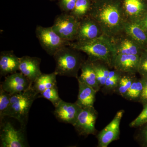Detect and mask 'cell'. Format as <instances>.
<instances>
[{
  "mask_svg": "<svg viewBox=\"0 0 147 147\" xmlns=\"http://www.w3.org/2000/svg\"><path fill=\"white\" fill-rule=\"evenodd\" d=\"M82 74L77 80L84 82L85 84L92 87L96 92L100 89L96 79L92 62L90 61L83 62L81 67Z\"/></svg>",
  "mask_w": 147,
  "mask_h": 147,
  "instance_id": "obj_17",
  "label": "cell"
},
{
  "mask_svg": "<svg viewBox=\"0 0 147 147\" xmlns=\"http://www.w3.org/2000/svg\"><path fill=\"white\" fill-rule=\"evenodd\" d=\"M77 0H59L58 5L63 13H70L75 7Z\"/></svg>",
  "mask_w": 147,
  "mask_h": 147,
  "instance_id": "obj_30",
  "label": "cell"
},
{
  "mask_svg": "<svg viewBox=\"0 0 147 147\" xmlns=\"http://www.w3.org/2000/svg\"><path fill=\"white\" fill-rule=\"evenodd\" d=\"M78 82L79 94L76 102L82 108L93 107L95 101L96 94L97 92L84 82L79 80H78Z\"/></svg>",
  "mask_w": 147,
  "mask_h": 147,
  "instance_id": "obj_16",
  "label": "cell"
},
{
  "mask_svg": "<svg viewBox=\"0 0 147 147\" xmlns=\"http://www.w3.org/2000/svg\"><path fill=\"white\" fill-rule=\"evenodd\" d=\"M143 83V90L139 100L142 103H147V76H143L142 79Z\"/></svg>",
  "mask_w": 147,
  "mask_h": 147,
  "instance_id": "obj_31",
  "label": "cell"
},
{
  "mask_svg": "<svg viewBox=\"0 0 147 147\" xmlns=\"http://www.w3.org/2000/svg\"><path fill=\"white\" fill-rule=\"evenodd\" d=\"M143 25L145 29L147 31V16L143 21Z\"/></svg>",
  "mask_w": 147,
  "mask_h": 147,
  "instance_id": "obj_32",
  "label": "cell"
},
{
  "mask_svg": "<svg viewBox=\"0 0 147 147\" xmlns=\"http://www.w3.org/2000/svg\"><path fill=\"white\" fill-rule=\"evenodd\" d=\"M119 54L139 55V49L134 41L125 39L122 41L115 50V55Z\"/></svg>",
  "mask_w": 147,
  "mask_h": 147,
  "instance_id": "obj_21",
  "label": "cell"
},
{
  "mask_svg": "<svg viewBox=\"0 0 147 147\" xmlns=\"http://www.w3.org/2000/svg\"><path fill=\"white\" fill-rule=\"evenodd\" d=\"M121 76L120 71H110L109 75L103 86L105 91L111 92L116 91L118 86Z\"/></svg>",
  "mask_w": 147,
  "mask_h": 147,
  "instance_id": "obj_24",
  "label": "cell"
},
{
  "mask_svg": "<svg viewBox=\"0 0 147 147\" xmlns=\"http://www.w3.org/2000/svg\"><path fill=\"white\" fill-rule=\"evenodd\" d=\"M105 40L96 38L86 41L70 42L69 46L86 53L91 61L100 60L110 65L113 63L115 50Z\"/></svg>",
  "mask_w": 147,
  "mask_h": 147,
  "instance_id": "obj_3",
  "label": "cell"
},
{
  "mask_svg": "<svg viewBox=\"0 0 147 147\" xmlns=\"http://www.w3.org/2000/svg\"><path fill=\"white\" fill-rule=\"evenodd\" d=\"M78 50L69 46L62 47L53 56L56 63L55 72L57 75L78 78V72L83 61Z\"/></svg>",
  "mask_w": 147,
  "mask_h": 147,
  "instance_id": "obj_2",
  "label": "cell"
},
{
  "mask_svg": "<svg viewBox=\"0 0 147 147\" xmlns=\"http://www.w3.org/2000/svg\"><path fill=\"white\" fill-rule=\"evenodd\" d=\"M82 108L76 102L71 103L62 100L56 107L54 115L58 121L74 125Z\"/></svg>",
  "mask_w": 147,
  "mask_h": 147,
  "instance_id": "obj_10",
  "label": "cell"
},
{
  "mask_svg": "<svg viewBox=\"0 0 147 147\" xmlns=\"http://www.w3.org/2000/svg\"><path fill=\"white\" fill-rule=\"evenodd\" d=\"M39 96L32 86L27 90L11 95L10 105L5 117L17 120L21 124V128L25 130L30 109L35 100L39 98Z\"/></svg>",
  "mask_w": 147,
  "mask_h": 147,
  "instance_id": "obj_1",
  "label": "cell"
},
{
  "mask_svg": "<svg viewBox=\"0 0 147 147\" xmlns=\"http://www.w3.org/2000/svg\"><path fill=\"white\" fill-rule=\"evenodd\" d=\"M97 117V112L94 106L82 108L73 126L81 136L95 134L96 132L95 123Z\"/></svg>",
  "mask_w": 147,
  "mask_h": 147,
  "instance_id": "obj_8",
  "label": "cell"
},
{
  "mask_svg": "<svg viewBox=\"0 0 147 147\" xmlns=\"http://www.w3.org/2000/svg\"><path fill=\"white\" fill-rule=\"evenodd\" d=\"M20 58L13 51H4L0 54V75L6 76L17 72L19 69Z\"/></svg>",
  "mask_w": 147,
  "mask_h": 147,
  "instance_id": "obj_14",
  "label": "cell"
},
{
  "mask_svg": "<svg viewBox=\"0 0 147 147\" xmlns=\"http://www.w3.org/2000/svg\"><path fill=\"white\" fill-rule=\"evenodd\" d=\"M36 38L40 46L47 54L53 56L55 53L70 42L63 39L53 30L52 27H44L37 26L35 30Z\"/></svg>",
  "mask_w": 147,
  "mask_h": 147,
  "instance_id": "obj_5",
  "label": "cell"
},
{
  "mask_svg": "<svg viewBox=\"0 0 147 147\" xmlns=\"http://www.w3.org/2000/svg\"><path fill=\"white\" fill-rule=\"evenodd\" d=\"M143 88L142 79L139 80L135 79L123 98L130 100H136L140 99Z\"/></svg>",
  "mask_w": 147,
  "mask_h": 147,
  "instance_id": "obj_20",
  "label": "cell"
},
{
  "mask_svg": "<svg viewBox=\"0 0 147 147\" xmlns=\"http://www.w3.org/2000/svg\"><path fill=\"white\" fill-rule=\"evenodd\" d=\"M90 13L92 18L96 20L107 34H115L121 28L122 13L117 4L105 3L93 9Z\"/></svg>",
  "mask_w": 147,
  "mask_h": 147,
  "instance_id": "obj_4",
  "label": "cell"
},
{
  "mask_svg": "<svg viewBox=\"0 0 147 147\" xmlns=\"http://www.w3.org/2000/svg\"><path fill=\"white\" fill-rule=\"evenodd\" d=\"M57 74L55 71L50 74H42L33 83L32 87L38 94L45 90L57 86Z\"/></svg>",
  "mask_w": 147,
  "mask_h": 147,
  "instance_id": "obj_18",
  "label": "cell"
},
{
  "mask_svg": "<svg viewBox=\"0 0 147 147\" xmlns=\"http://www.w3.org/2000/svg\"><path fill=\"white\" fill-rule=\"evenodd\" d=\"M139 55L119 54L114 56L112 64L117 71L133 74L138 71Z\"/></svg>",
  "mask_w": 147,
  "mask_h": 147,
  "instance_id": "obj_13",
  "label": "cell"
},
{
  "mask_svg": "<svg viewBox=\"0 0 147 147\" xmlns=\"http://www.w3.org/2000/svg\"><path fill=\"white\" fill-rule=\"evenodd\" d=\"M124 6L127 13L131 16L139 15L144 9L141 0H125Z\"/></svg>",
  "mask_w": 147,
  "mask_h": 147,
  "instance_id": "obj_22",
  "label": "cell"
},
{
  "mask_svg": "<svg viewBox=\"0 0 147 147\" xmlns=\"http://www.w3.org/2000/svg\"><path fill=\"white\" fill-rule=\"evenodd\" d=\"M25 130L16 129L9 122L3 123L1 125L0 140L1 147L28 146L24 135Z\"/></svg>",
  "mask_w": 147,
  "mask_h": 147,
  "instance_id": "obj_7",
  "label": "cell"
},
{
  "mask_svg": "<svg viewBox=\"0 0 147 147\" xmlns=\"http://www.w3.org/2000/svg\"><path fill=\"white\" fill-rule=\"evenodd\" d=\"M124 111L117 112L113 120L98 134V146L107 147L110 143L119 139L120 123Z\"/></svg>",
  "mask_w": 147,
  "mask_h": 147,
  "instance_id": "obj_9",
  "label": "cell"
},
{
  "mask_svg": "<svg viewBox=\"0 0 147 147\" xmlns=\"http://www.w3.org/2000/svg\"><path fill=\"white\" fill-rule=\"evenodd\" d=\"M11 94L0 87V123L2 124L5 114L10 105Z\"/></svg>",
  "mask_w": 147,
  "mask_h": 147,
  "instance_id": "obj_23",
  "label": "cell"
},
{
  "mask_svg": "<svg viewBox=\"0 0 147 147\" xmlns=\"http://www.w3.org/2000/svg\"><path fill=\"white\" fill-rule=\"evenodd\" d=\"M50 1H55V0H50Z\"/></svg>",
  "mask_w": 147,
  "mask_h": 147,
  "instance_id": "obj_34",
  "label": "cell"
},
{
  "mask_svg": "<svg viewBox=\"0 0 147 147\" xmlns=\"http://www.w3.org/2000/svg\"><path fill=\"white\" fill-rule=\"evenodd\" d=\"M80 21L70 13H63L55 17L52 28L63 39L71 42L76 39Z\"/></svg>",
  "mask_w": 147,
  "mask_h": 147,
  "instance_id": "obj_6",
  "label": "cell"
},
{
  "mask_svg": "<svg viewBox=\"0 0 147 147\" xmlns=\"http://www.w3.org/2000/svg\"><path fill=\"white\" fill-rule=\"evenodd\" d=\"M90 6V0H77L74 8L70 13L79 19L86 14L89 10Z\"/></svg>",
  "mask_w": 147,
  "mask_h": 147,
  "instance_id": "obj_25",
  "label": "cell"
},
{
  "mask_svg": "<svg viewBox=\"0 0 147 147\" xmlns=\"http://www.w3.org/2000/svg\"><path fill=\"white\" fill-rule=\"evenodd\" d=\"M32 84L21 72H15L6 76L0 87L11 95L27 90Z\"/></svg>",
  "mask_w": 147,
  "mask_h": 147,
  "instance_id": "obj_11",
  "label": "cell"
},
{
  "mask_svg": "<svg viewBox=\"0 0 147 147\" xmlns=\"http://www.w3.org/2000/svg\"><path fill=\"white\" fill-rule=\"evenodd\" d=\"M41 59L36 57L25 56L20 58L19 69L33 84L42 73L40 71Z\"/></svg>",
  "mask_w": 147,
  "mask_h": 147,
  "instance_id": "obj_12",
  "label": "cell"
},
{
  "mask_svg": "<svg viewBox=\"0 0 147 147\" xmlns=\"http://www.w3.org/2000/svg\"><path fill=\"white\" fill-rule=\"evenodd\" d=\"M98 27L95 22L90 18L80 21V24L76 39L77 41H86L97 38Z\"/></svg>",
  "mask_w": 147,
  "mask_h": 147,
  "instance_id": "obj_15",
  "label": "cell"
},
{
  "mask_svg": "<svg viewBox=\"0 0 147 147\" xmlns=\"http://www.w3.org/2000/svg\"><path fill=\"white\" fill-rule=\"evenodd\" d=\"M135 79L134 76L130 75L121 76L115 91L123 97Z\"/></svg>",
  "mask_w": 147,
  "mask_h": 147,
  "instance_id": "obj_27",
  "label": "cell"
},
{
  "mask_svg": "<svg viewBox=\"0 0 147 147\" xmlns=\"http://www.w3.org/2000/svg\"><path fill=\"white\" fill-rule=\"evenodd\" d=\"M39 97L43 98L49 100L55 107L62 100L59 96L57 86L47 89L42 92L39 94Z\"/></svg>",
  "mask_w": 147,
  "mask_h": 147,
  "instance_id": "obj_26",
  "label": "cell"
},
{
  "mask_svg": "<svg viewBox=\"0 0 147 147\" xmlns=\"http://www.w3.org/2000/svg\"><path fill=\"white\" fill-rule=\"evenodd\" d=\"M125 30L129 36L139 44L144 45L147 42V36L144 29L136 23H129L125 26Z\"/></svg>",
  "mask_w": 147,
  "mask_h": 147,
  "instance_id": "obj_19",
  "label": "cell"
},
{
  "mask_svg": "<svg viewBox=\"0 0 147 147\" xmlns=\"http://www.w3.org/2000/svg\"><path fill=\"white\" fill-rule=\"evenodd\" d=\"M144 137L145 141L147 144V127L144 131Z\"/></svg>",
  "mask_w": 147,
  "mask_h": 147,
  "instance_id": "obj_33",
  "label": "cell"
},
{
  "mask_svg": "<svg viewBox=\"0 0 147 147\" xmlns=\"http://www.w3.org/2000/svg\"><path fill=\"white\" fill-rule=\"evenodd\" d=\"M92 62L94 68L95 72L96 75V79L98 85L100 88L101 87H103L105 85L106 79L108 77L110 71L105 67L97 65L94 62Z\"/></svg>",
  "mask_w": 147,
  "mask_h": 147,
  "instance_id": "obj_28",
  "label": "cell"
},
{
  "mask_svg": "<svg viewBox=\"0 0 147 147\" xmlns=\"http://www.w3.org/2000/svg\"><path fill=\"white\" fill-rule=\"evenodd\" d=\"M147 123V103L144 104L142 112L135 119L129 124L131 127H137L142 126Z\"/></svg>",
  "mask_w": 147,
  "mask_h": 147,
  "instance_id": "obj_29",
  "label": "cell"
}]
</instances>
